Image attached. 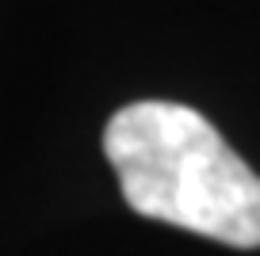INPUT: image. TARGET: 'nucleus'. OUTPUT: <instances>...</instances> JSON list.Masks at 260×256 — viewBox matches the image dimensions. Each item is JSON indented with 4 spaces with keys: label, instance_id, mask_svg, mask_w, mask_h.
<instances>
[{
    "label": "nucleus",
    "instance_id": "nucleus-1",
    "mask_svg": "<svg viewBox=\"0 0 260 256\" xmlns=\"http://www.w3.org/2000/svg\"><path fill=\"white\" fill-rule=\"evenodd\" d=\"M104 153L134 214L260 248V176L195 107L172 100L119 107L104 130Z\"/></svg>",
    "mask_w": 260,
    "mask_h": 256
}]
</instances>
